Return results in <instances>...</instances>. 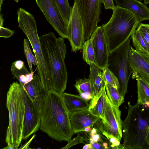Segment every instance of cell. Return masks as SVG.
Here are the masks:
<instances>
[{"label": "cell", "instance_id": "1", "mask_svg": "<svg viewBox=\"0 0 149 149\" xmlns=\"http://www.w3.org/2000/svg\"><path fill=\"white\" fill-rule=\"evenodd\" d=\"M69 114L61 94L51 89L46 94L40 111V130L56 141L69 142L74 133Z\"/></svg>", "mask_w": 149, "mask_h": 149}, {"label": "cell", "instance_id": "14", "mask_svg": "<svg viewBox=\"0 0 149 149\" xmlns=\"http://www.w3.org/2000/svg\"><path fill=\"white\" fill-rule=\"evenodd\" d=\"M69 113L71 126L74 134L82 132L86 127H93L99 118L88 109Z\"/></svg>", "mask_w": 149, "mask_h": 149}, {"label": "cell", "instance_id": "27", "mask_svg": "<svg viewBox=\"0 0 149 149\" xmlns=\"http://www.w3.org/2000/svg\"><path fill=\"white\" fill-rule=\"evenodd\" d=\"M29 41L28 39L24 38L23 41L24 53L26 58L30 72L33 73L32 65L38 66V62L35 56L34 55L30 48Z\"/></svg>", "mask_w": 149, "mask_h": 149}, {"label": "cell", "instance_id": "34", "mask_svg": "<svg viewBox=\"0 0 149 149\" xmlns=\"http://www.w3.org/2000/svg\"><path fill=\"white\" fill-rule=\"evenodd\" d=\"M85 141H87L86 139H85L83 137L78 134L76 137L68 142L67 145L61 148V149H68L71 147L77 144L80 143H84V142Z\"/></svg>", "mask_w": 149, "mask_h": 149}, {"label": "cell", "instance_id": "37", "mask_svg": "<svg viewBox=\"0 0 149 149\" xmlns=\"http://www.w3.org/2000/svg\"><path fill=\"white\" fill-rule=\"evenodd\" d=\"M88 139H87L88 143L91 144L94 149H104L102 144L100 142L95 141L90 139L88 136Z\"/></svg>", "mask_w": 149, "mask_h": 149}, {"label": "cell", "instance_id": "11", "mask_svg": "<svg viewBox=\"0 0 149 149\" xmlns=\"http://www.w3.org/2000/svg\"><path fill=\"white\" fill-rule=\"evenodd\" d=\"M67 38L70 42L73 52L81 49L85 42L82 20L77 6L75 3L68 24Z\"/></svg>", "mask_w": 149, "mask_h": 149}, {"label": "cell", "instance_id": "12", "mask_svg": "<svg viewBox=\"0 0 149 149\" xmlns=\"http://www.w3.org/2000/svg\"><path fill=\"white\" fill-rule=\"evenodd\" d=\"M23 95L25 112L22 140H26L31 135L36 133L40 129V112L24 88Z\"/></svg>", "mask_w": 149, "mask_h": 149}, {"label": "cell", "instance_id": "4", "mask_svg": "<svg viewBox=\"0 0 149 149\" xmlns=\"http://www.w3.org/2000/svg\"><path fill=\"white\" fill-rule=\"evenodd\" d=\"M141 22L137 15L130 10L115 6L109 21L102 26L109 53L124 43Z\"/></svg>", "mask_w": 149, "mask_h": 149}, {"label": "cell", "instance_id": "8", "mask_svg": "<svg viewBox=\"0 0 149 149\" xmlns=\"http://www.w3.org/2000/svg\"><path fill=\"white\" fill-rule=\"evenodd\" d=\"M121 115L119 107L112 104L107 95L104 115L99 118L93 126L102 134L112 135L120 141L123 137Z\"/></svg>", "mask_w": 149, "mask_h": 149}, {"label": "cell", "instance_id": "19", "mask_svg": "<svg viewBox=\"0 0 149 149\" xmlns=\"http://www.w3.org/2000/svg\"><path fill=\"white\" fill-rule=\"evenodd\" d=\"M61 95L69 113L88 109L89 101L80 96L64 92Z\"/></svg>", "mask_w": 149, "mask_h": 149}, {"label": "cell", "instance_id": "29", "mask_svg": "<svg viewBox=\"0 0 149 149\" xmlns=\"http://www.w3.org/2000/svg\"><path fill=\"white\" fill-rule=\"evenodd\" d=\"M103 77L106 83L120 90V85L118 79L113 73L107 67L102 70Z\"/></svg>", "mask_w": 149, "mask_h": 149}, {"label": "cell", "instance_id": "15", "mask_svg": "<svg viewBox=\"0 0 149 149\" xmlns=\"http://www.w3.org/2000/svg\"><path fill=\"white\" fill-rule=\"evenodd\" d=\"M90 66V79L92 98L89 104L88 109L94 105L105 89L106 82L104 80L102 70L94 63L89 65Z\"/></svg>", "mask_w": 149, "mask_h": 149}, {"label": "cell", "instance_id": "45", "mask_svg": "<svg viewBox=\"0 0 149 149\" xmlns=\"http://www.w3.org/2000/svg\"><path fill=\"white\" fill-rule=\"evenodd\" d=\"M147 142L148 146V149H149V132L147 139Z\"/></svg>", "mask_w": 149, "mask_h": 149}, {"label": "cell", "instance_id": "17", "mask_svg": "<svg viewBox=\"0 0 149 149\" xmlns=\"http://www.w3.org/2000/svg\"><path fill=\"white\" fill-rule=\"evenodd\" d=\"M22 86L40 113L48 91L43 87L38 75H34L31 81Z\"/></svg>", "mask_w": 149, "mask_h": 149}, {"label": "cell", "instance_id": "6", "mask_svg": "<svg viewBox=\"0 0 149 149\" xmlns=\"http://www.w3.org/2000/svg\"><path fill=\"white\" fill-rule=\"evenodd\" d=\"M57 38L53 32L40 37L42 51L51 72L52 89L61 94L66 88L68 76L64 60L57 48Z\"/></svg>", "mask_w": 149, "mask_h": 149}, {"label": "cell", "instance_id": "41", "mask_svg": "<svg viewBox=\"0 0 149 149\" xmlns=\"http://www.w3.org/2000/svg\"><path fill=\"white\" fill-rule=\"evenodd\" d=\"M93 127L88 126L85 128L83 130V132H85L86 133H88L90 132Z\"/></svg>", "mask_w": 149, "mask_h": 149}, {"label": "cell", "instance_id": "38", "mask_svg": "<svg viewBox=\"0 0 149 149\" xmlns=\"http://www.w3.org/2000/svg\"><path fill=\"white\" fill-rule=\"evenodd\" d=\"M36 135L34 134L30 140L25 144L22 146H21V147L19 148V149H30L31 148L29 147L30 144L31 142L33 140V139L35 137Z\"/></svg>", "mask_w": 149, "mask_h": 149}, {"label": "cell", "instance_id": "33", "mask_svg": "<svg viewBox=\"0 0 149 149\" xmlns=\"http://www.w3.org/2000/svg\"><path fill=\"white\" fill-rule=\"evenodd\" d=\"M102 134L104 135L108 140V149H113L114 147L120 144V141L113 136L106 133H104Z\"/></svg>", "mask_w": 149, "mask_h": 149}, {"label": "cell", "instance_id": "7", "mask_svg": "<svg viewBox=\"0 0 149 149\" xmlns=\"http://www.w3.org/2000/svg\"><path fill=\"white\" fill-rule=\"evenodd\" d=\"M129 37L123 44L109 53L107 67L119 81L120 91L124 96L126 93L128 81L132 74L130 63L129 51L132 46Z\"/></svg>", "mask_w": 149, "mask_h": 149}, {"label": "cell", "instance_id": "28", "mask_svg": "<svg viewBox=\"0 0 149 149\" xmlns=\"http://www.w3.org/2000/svg\"><path fill=\"white\" fill-rule=\"evenodd\" d=\"M65 21L68 24L70 17L72 8L69 5L68 0H54Z\"/></svg>", "mask_w": 149, "mask_h": 149}, {"label": "cell", "instance_id": "46", "mask_svg": "<svg viewBox=\"0 0 149 149\" xmlns=\"http://www.w3.org/2000/svg\"><path fill=\"white\" fill-rule=\"evenodd\" d=\"M3 0H0V10L1 12V5L3 4Z\"/></svg>", "mask_w": 149, "mask_h": 149}, {"label": "cell", "instance_id": "9", "mask_svg": "<svg viewBox=\"0 0 149 149\" xmlns=\"http://www.w3.org/2000/svg\"><path fill=\"white\" fill-rule=\"evenodd\" d=\"M80 15L84 30V41L90 39L100 21L101 0H74Z\"/></svg>", "mask_w": 149, "mask_h": 149}, {"label": "cell", "instance_id": "47", "mask_svg": "<svg viewBox=\"0 0 149 149\" xmlns=\"http://www.w3.org/2000/svg\"><path fill=\"white\" fill-rule=\"evenodd\" d=\"M146 104L147 107H149V101H147L145 103Z\"/></svg>", "mask_w": 149, "mask_h": 149}, {"label": "cell", "instance_id": "22", "mask_svg": "<svg viewBox=\"0 0 149 149\" xmlns=\"http://www.w3.org/2000/svg\"><path fill=\"white\" fill-rule=\"evenodd\" d=\"M74 87L79 94L84 99L89 101L92 98L90 80L89 78H84L79 79L76 81Z\"/></svg>", "mask_w": 149, "mask_h": 149}, {"label": "cell", "instance_id": "2", "mask_svg": "<svg viewBox=\"0 0 149 149\" xmlns=\"http://www.w3.org/2000/svg\"><path fill=\"white\" fill-rule=\"evenodd\" d=\"M127 115L122 121V136L126 149H148L149 107L137 103L128 102Z\"/></svg>", "mask_w": 149, "mask_h": 149}, {"label": "cell", "instance_id": "23", "mask_svg": "<svg viewBox=\"0 0 149 149\" xmlns=\"http://www.w3.org/2000/svg\"><path fill=\"white\" fill-rule=\"evenodd\" d=\"M105 88L107 95L111 103L119 107L124 102V96L120 90L106 83Z\"/></svg>", "mask_w": 149, "mask_h": 149}, {"label": "cell", "instance_id": "30", "mask_svg": "<svg viewBox=\"0 0 149 149\" xmlns=\"http://www.w3.org/2000/svg\"><path fill=\"white\" fill-rule=\"evenodd\" d=\"M137 29L143 38L149 54V24L141 23Z\"/></svg>", "mask_w": 149, "mask_h": 149}, {"label": "cell", "instance_id": "32", "mask_svg": "<svg viewBox=\"0 0 149 149\" xmlns=\"http://www.w3.org/2000/svg\"><path fill=\"white\" fill-rule=\"evenodd\" d=\"M63 38L62 37L57 38L56 46L62 58L64 60L66 52V47Z\"/></svg>", "mask_w": 149, "mask_h": 149}, {"label": "cell", "instance_id": "5", "mask_svg": "<svg viewBox=\"0 0 149 149\" xmlns=\"http://www.w3.org/2000/svg\"><path fill=\"white\" fill-rule=\"evenodd\" d=\"M17 14L18 27L27 37L36 58L37 74L43 87L48 91L52 88V73L42 51L36 20L32 14L22 8L18 9Z\"/></svg>", "mask_w": 149, "mask_h": 149}, {"label": "cell", "instance_id": "48", "mask_svg": "<svg viewBox=\"0 0 149 149\" xmlns=\"http://www.w3.org/2000/svg\"><path fill=\"white\" fill-rule=\"evenodd\" d=\"M14 1L16 2L17 3L19 1V0H14Z\"/></svg>", "mask_w": 149, "mask_h": 149}, {"label": "cell", "instance_id": "18", "mask_svg": "<svg viewBox=\"0 0 149 149\" xmlns=\"http://www.w3.org/2000/svg\"><path fill=\"white\" fill-rule=\"evenodd\" d=\"M116 6L128 9L135 14L141 22L149 20V9L138 0H115Z\"/></svg>", "mask_w": 149, "mask_h": 149}, {"label": "cell", "instance_id": "3", "mask_svg": "<svg viewBox=\"0 0 149 149\" xmlns=\"http://www.w3.org/2000/svg\"><path fill=\"white\" fill-rule=\"evenodd\" d=\"M23 87L17 81L10 84L6 94V106L8 111L9 123L3 149H18L22 140L25 112Z\"/></svg>", "mask_w": 149, "mask_h": 149}, {"label": "cell", "instance_id": "35", "mask_svg": "<svg viewBox=\"0 0 149 149\" xmlns=\"http://www.w3.org/2000/svg\"><path fill=\"white\" fill-rule=\"evenodd\" d=\"M15 31L12 30L8 28L0 26V37L7 38L12 36Z\"/></svg>", "mask_w": 149, "mask_h": 149}, {"label": "cell", "instance_id": "43", "mask_svg": "<svg viewBox=\"0 0 149 149\" xmlns=\"http://www.w3.org/2000/svg\"><path fill=\"white\" fill-rule=\"evenodd\" d=\"M0 26H3V23L4 22V20L3 18L2 15L1 14H0Z\"/></svg>", "mask_w": 149, "mask_h": 149}, {"label": "cell", "instance_id": "36", "mask_svg": "<svg viewBox=\"0 0 149 149\" xmlns=\"http://www.w3.org/2000/svg\"><path fill=\"white\" fill-rule=\"evenodd\" d=\"M106 9H110L113 10L115 7L113 0H101Z\"/></svg>", "mask_w": 149, "mask_h": 149}, {"label": "cell", "instance_id": "42", "mask_svg": "<svg viewBox=\"0 0 149 149\" xmlns=\"http://www.w3.org/2000/svg\"><path fill=\"white\" fill-rule=\"evenodd\" d=\"M142 53L143 56L149 64V54L146 53Z\"/></svg>", "mask_w": 149, "mask_h": 149}, {"label": "cell", "instance_id": "16", "mask_svg": "<svg viewBox=\"0 0 149 149\" xmlns=\"http://www.w3.org/2000/svg\"><path fill=\"white\" fill-rule=\"evenodd\" d=\"M129 58L132 78L136 79L140 75L149 82V64L142 53L131 46L129 51Z\"/></svg>", "mask_w": 149, "mask_h": 149}, {"label": "cell", "instance_id": "39", "mask_svg": "<svg viewBox=\"0 0 149 149\" xmlns=\"http://www.w3.org/2000/svg\"><path fill=\"white\" fill-rule=\"evenodd\" d=\"M82 149H94V148L92 146V145L90 143H88L85 145L83 146L82 148Z\"/></svg>", "mask_w": 149, "mask_h": 149}, {"label": "cell", "instance_id": "20", "mask_svg": "<svg viewBox=\"0 0 149 149\" xmlns=\"http://www.w3.org/2000/svg\"><path fill=\"white\" fill-rule=\"evenodd\" d=\"M10 70L14 77L17 79L22 86L30 82L33 78L34 72H29L22 60H17L13 62Z\"/></svg>", "mask_w": 149, "mask_h": 149}, {"label": "cell", "instance_id": "10", "mask_svg": "<svg viewBox=\"0 0 149 149\" xmlns=\"http://www.w3.org/2000/svg\"><path fill=\"white\" fill-rule=\"evenodd\" d=\"M48 22L64 38H67L68 24L54 0H35Z\"/></svg>", "mask_w": 149, "mask_h": 149}, {"label": "cell", "instance_id": "26", "mask_svg": "<svg viewBox=\"0 0 149 149\" xmlns=\"http://www.w3.org/2000/svg\"><path fill=\"white\" fill-rule=\"evenodd\" d=\"M131 37L135 49L143 53L148 54L144 41L141 33L137 29L132 33Z\"/></svg>", "mask_w": 149, "mask_h": 149}, {"label": "cell", "instance_id": "31", "mask_svg": "<svg viewBox=\"0 0 149 149\" xmlns=\"http://www.w3.org/2000/svg\"><path fill=\"white\" fill-rule=\"evenodd\" d=\"M88 133L89 138L93 141L100 142L102 145L105 142L103 141L102 138L103 137L101 133L97 129L93 127L91 131Z\"/></svg>", "mask_w": 149, "mask_h": 149}, {"label": "cell", "instance_id": "44", "mask_svg": "<svg viewBox=\"0 0 149 149\" xmlns=\"http://www.w3.org/2000/svg\"><path fill=\"white\" fill-rule=\"evenodd\" d=\"M142 0H140V1ZM144 1V3L146 5L149 4V0H143Z\"/></svg>", "mask_w": 149, "mask_h": 149}, {"label": "cell", "instance_id": "13", "mask_svg": "<svg viewBox=\"0 0 149 149\" xmlns=\"http://www.w3.org/2000/svg\"><path fill=\"white\" fill-rule=\"evenodd\" d=\"M94 51L95 65L102 70L107 67L109 52L106 38L101 26H98L90 38Z\"/></svg>", "mask_w": 149, "mask_h": 149}, {"label": "cell", "instance_id": "24", "mask_svg": "<svg viewBox=\"0 0 149 149\" xmlns=\"http://www.w3.org/2000/svg\"><path fill=\"white\" fill-rule=\"evenodd\" d=\"M82 49V58L87 64H95V56L91 40L90 38L85 41Z\"/></svg>", "mask_w": 149, "mask_h": 149}, {"label": "cell", "instance_id": "25", "mask_svg": "<svg viewBox=\"0 0 149 149\" xmlns=\"http://www.w3.org/2000/svg\"><path fill=\"white\" fill-rule=\"evenodd\" d=\"M107 96L105 88L93 106L90 109H88L94 115L99 118L102 117L104 115Z\"/></svg>", "mask_w": 149, "mask_h": 149}, {"label": "cell", "instance_id": "40", "mask_svg": "<svg viewBox=\"0 0 149 149\" xmlns=\"http://www.w3.org/2000/svg\"><path fill=\"white\" fill-rule=\"evenodd\" d=\"M126 149L124 145L120 144L119 145L114 147L113 149Z\"/></svg>", "mask_w": 149, "mask_h": 149}, {"label": "cell", "instance_id": "21", "mask_svg": "<svg viewBox=\"0 0 149 149\" xmlns=\"http://www.w3.org/2000/svg\"><path fill=\"white\" fill-rule=\"evenodd\" d=\"M135 79L137 83V102L145 104L147 101H149V82L140 75H138Z\"/></svg>", "mask_w": 149, "mask_h": 149}]
</instances>
